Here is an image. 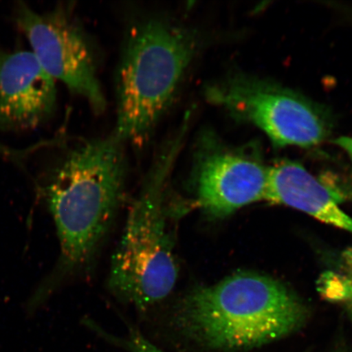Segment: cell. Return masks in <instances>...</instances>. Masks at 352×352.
I'll list each match as a JSON object with an SVG mask.
<instances>
[{
    "label": "cell",
    "mask_w": 352,
    "mask_h": 352,
    "mask_svg": "<svg viewBox=\"0 0 352 352\" xmlns=\"http://www.w3.org/2000/svg\"><path fill=\"white\" fill-rule=\"evenodd\" d=\"M125 144L109 138L74 144L52 169L43 191L56 224L60 257L34 292L36 307L64 280L86 267L111 228L124 193Z\"/></svg>",
    "instance_id": "obj_1"
},
{
    "label": "cell",
    "mask_w": 352,
    "mask_h": 352,
    "mask_svg": "<svg viewBox=\"0 0 352 352\" xmlns=\"http://www.w3.org/2000/svg\"><path fill=\"white\" fill-rule=\"evenodd\" d=\"M307 314L300 298L284 284L246 272L189 290L176 302L173 321L201 345L236 350L288 336L301 327Z\"/></svg>",
    "instance_id": "obj_2"
},
{
    "label": "cell",
    "mask_w": 352,
    "mask_h": 352,
    "mask_svg": "<svg viewBox=\"0 0 352 352\" xmlns=\"http://www.w3.org/2000/svg\"><path fill=\"white\" fill-rule=\"evenodd\" d=\"M200 45L197 30L170 17L148 16L131 25L118 65L116 138L136 146L146 142Z\"/></svg>",
    "instance_id": "obj_3"
},
{
    "label": "cell",
    "mask_w": 352,
    "mask_h": 352,
    "mask_svg": "<svg viewBox=\"0 0 352 352\" xmlns=\"http://www.w3.org/2000/svg\"><path fill=\"white\" fill-rule=\"evenodd\" d=\"M190 121L184 120L157 157L132 204L112 259L109 285L122 300L146 309L173 292L179 276L170 231L169 183Z\"/></svg>",
    "instance_id": "obj_4"
},
{
    "label": "cell",
    "mask_w": 352,
    "mask_h": 352,
    "mask_svg": "<svg viewBox=\"0 0 352 352\" xmlns=\"http://www.w3.org/2000/svg\"><path fill=\"white\" fill-rule=\"evenodd\" d=\"M210 104L257 126L276 146H315L331 131V118L318 104L274 82L234 74L210 83Z\"/></svg>",
    "instance_id": "obj_5"
},
{
    "label": "cell",
    "mask_w": 352,
    "mask_h": 352,
    "mask_svg": "<svg viewBox=\"0 0 352 352\" xmlns=\"http://www.w3.org/2000/svg\"><path fill=\"white\" fill-rule=\"evenodd\" d=\"M15 21L44 70L73 94L85 99L94 112L104 111L107 99L94 47L72 7L59 6L38 12L20 3L16 8Z\"/></svg>",
    "instance_id": "obj_6"
},
{
    "label": "cell",
    "mask_w": 352,
    "mask_h": 352,
    "mask_svg": "<svg viewBox=\"0 0 352 352\" xmlns=\"http://www.w3.org/2000/svg\"><path fill=\"white\" fill-rule=\"evenodd\" d=\"M192 164L195 204L210 218L227 217L267 200L270 168L248 149L228 146L205 131L197 140Z\"/></svg>",
    "instance_id": "obj_7"
},
{
    "label": "cell",
    "mask_w": 352,
    "mask_h": 352,
    "mask_svg": "<svg viewBox=\"0 0 352 352\" xmlns=\"http://www.w3.org/2000/svg\"><path fill=\"white\" fill-rule=\"evenodd\" d=\"M56 81L32 51L0 48V129H36L56 107Z\"/></svg>",
    "instance_id": "obj_8"
},
{
    "label": "cell",
    "mask_w": 352,
    "mask_h": 352,
    "mask_svg": "<svg viewBox=\"0 0 352 352\" xmlns=\"http://www.w3.org/2000/svg\"><path fill=\"white\" fill-rule=\"evenodd\" d=\"M267 200L352 233V219L341 209L340 197L296 162L283 161L270 167Z\"/></svg>",
    "instance_id": "obj_9"
},
{
    "label": "cell",
    "mask_w": 352,
    "mask_h": 352,
    "mask_svg": "<svg viewBox=\"0 0 352 352\" xmlns=\"http://www.w3.org/2000/svg\"><path fill=\"white\" fill-rule=\"evenodd\" d=\"M346 267L344 274L324 275L320 287L327 298L341 302L352 320V250L346 253Z\"/></svg>",
    "instance_id": "obj_10"
},
{
    "label": "cell",
    "mask_w": 352,
    "mask_h": 352,
    "mask_svg": "<svg viewBox=\"0 0 352 352\" xmlns=\"http://www.w3.org/2000/svg\"><path fill=\"white\" fill-rule=\"evenodd\" d=\"M123 344L131 352H165L135 332L131 333L129 338L123 341Z\"/></svg>",
    "instance_id": "obj_11"
},
{
    "label": "cell",
    "mask_w": 352,
    "mask_h": 352,
    "mask_svg": "<svg viewBox=\"0 0 352 352\" xmlns=\"http://www.w3.org/2000/svg\"><path fill=\"white\" fill-rule=\"evenodd\" d=\"M334 143H336L338 147L341 148L342 151H345L352 164V138H349V136H342V138L336 140Z\"/></svg>",
    "instance_id": "obj_12"
}]
</instances>
